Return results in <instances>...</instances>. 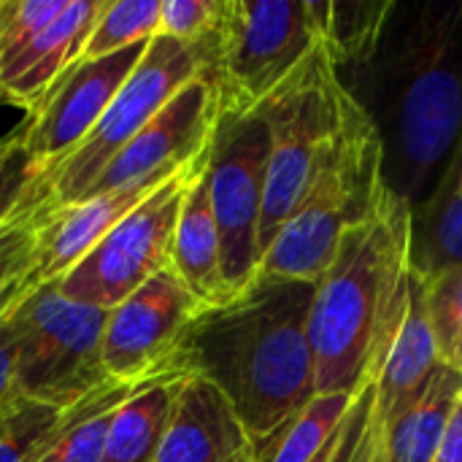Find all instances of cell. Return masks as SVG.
Here are the masks:
<instances>
[{"instance_id":"cell-11","label":"cell","mask_w":462,"mask_h":462,"mask_svg":"<svg viewBox=\"0 0 462 462\" xmlns=\"http://www.w3.org/2000/svg\"><path fill=\"white\" fill-rule=\"evenodd\" d=\"M206 306L165 268L108 311L103 365L111 382L141 384L176 371V355Z\"/></svg>"},{"instance_id":"cell-20","label":"cell","mask_w":462,"mask_h":462,"mask_svg":"<svg viewBox=\"0 0 462 462\" xmlns=\"http://www.w3.org/2000/svg\"><path fill=\"white\" fill-rule=\"evenodd\" d=\"M420 279L462 268V133L428 203L414 211V257Z\"/></svg>"},{"instance_id":"cell-24","label":"cell","mask_w":462,"mask_h":462,"mask_svg":"<svg viewBox=\"0 0 462 462\" xmlns=\"http://www.w3.org/2000/svg\"><path fill=\"white\" fill-rule=\"evenodd\" d=\"M146 384V382H141ZM108 382L73 409H65V422L60 436L51 441L41 462H103L111 414L141 387Z\"/></svg>"},{"instance_id":"cell-7","label":"cell","mask_w":462,"mask_h":462,"mask_svg":"<svg viewBox=\"0 0 462 462\" xmlns=\"http://www.w3.org/2000/svg\"><path fill=\"white\" fill-rule=\"evenodd\" d=\"M106 309L76 303L57 284L32 287L11 311L16 395L65 411L106 387Z\"/></svg>"},{"instance_id":"cell-36","label":"cell","mask_w":462,"mask_h":462,"mask_svg":"<svg viewBox=\"0 0 462 462\" xmlns=\"http://www.w3.org/2000/svg\"><path fill=\"white\" fill-rule=\"evenodd\" d=\"M246 462H252V460H246Z\"/></svg>"},{"instance_id":"cell-32","label":"cell","mask_w":462,"mask_h":462,"mask_svg":"<svg viewBox=\"0 0 462 462\" xmlns=\"http://www.w3.org/2000/svg\"><path fill=\"white\" fill-rule=\"evenodd\" d=\"M27 295V292H24ZM22 295V298H24ZM19 298V300H22ZM16 300V303H19ZM14 303V306H16ZM14 306L0 317V411L16 398V387H14V368H16V336H14V325H11V311Z\"/></svg>"},{"instance_id":"cell-31","label":"cell","mask_w":462,"mask_h":462,"mask_svg":"<svg viewBox=\"0 0 462 462\" xmlns=\"http://www.w3.org/2000/svg\"><path fill=\"white\" fill-rule=\"evenodd\" d=\"M38 179L41 171L24 152L22 130L16 127L11 135H5V152L0 157V225L27 200Z\"/></svg>"},{"instance_id":"cell-3","label":"cell","mask_w":462,"mask_h":462,"mask_svg":"<svg viewBox=\"0 0 462 462\" xmlns=\"http://www.w3.org/2000/svg\"><path fill=\"white\" fill-rule=\"evenodd\" d=\"M414 257V211L384 189L376 211L346 233L314 284L311 346L317 395L357 393L376 379L406 317Z\"/></svg>"},{"instance_id":"cell-5","label":"cell","mask_w":462,"mask_h":462,"mask_svg":"<svg viewBox=\"0 0 462 462\" xmlns=\"http://www.w3.org/2000/svg\"><path fill=\"white\" fill-rule=\"evenodd\" d=\"M346 103L349 92L322 41L292 79L257 111L271 138L260 225L263 257L311 187L344 122Z\"/></svg>"},{"instance_id":"cell-10","label":"cell","mask_w":462,"mask_h":462,"mask_svg":"<svg viewBox=\"0 0 462 462\" xmlns=\"http://www.w3.org/2000/svg\"><path fill=\"white\" fill-rule=\"evenodd\" d=\"M203 162L173 176L138 203L76 268L57 282V290L76 303L111 311L154 273L171 268L179 211Z\"/></svg>"},{"instance_id":"cell-35","label":"cell","mask_w":462,"mask_h":462,"mask_svg":"<svg viewBox=\"0 0 462 462\" xmlns=\"http://www.w3.org/2000/svg\"><path fill=\"white\" fill-rule=\"evenodd\" d=\"M3 152H5V138H0V157H3Z\"/></svg>"},{"instance_id":"cell-6","label":"cell","mask_w":462,"mask_h":462,"mask_svg":"<svg viewBox=\"0 0 462 462\" xmlns=\"http://www.w3.org/2000/svg\"><path fill=\"white\" fill-rule=\"evenodd\" d=\"M319 43L311 0H222L208 68L222 116H254Z\"/></svg>"},{"instance_id":"cell-9","label":"cell","mask_w":462,"mask_h":462,"mask_svg":"<svg viewBox=\"0 0 462 462\" xmlns=\"http://www.w3.org/2000/svg\"><path fill=\"white\" fill-rule=\"evenodd\" d=\"M271 138L260 114L225 119L219 116L208 149V192L222 244V279L227 300L244 295L263 263L260 225L265 200ZM225 300V303H227ZM222 303V306H225Z\"/></svg>"},{"instance_id":"cell-19","label":"cell","mask_w":462,"mask_h":462,"mask_svg":"<svg viewBox=\"0 0 462 462\" xmlns=\"http://www.w3.org/2000/svg\"><path fill=\"white\" fill-rule=\"evenodd\" d=\"M184 376L187 374H165L149 379L111 414L103 462L157 460Z\"/></svg>"},{"instance_id":"cell-16","label":"cell","mask_w":462,"mask_h":462,"mask_svg":"<svg viewBox=\"0 0 462 462\" xmlns=\"http://www.w3.org/2000/svg\"><path fill=\"white\" fill-rule=\"evenodd\" d=\"M154 189H114L46 211L35 249V284H57Z\"/></svg>"},{"instance_id":"cell-8","label":"cell","mask_w":462,"mask_h":462,"mask_svg":"<svg viewBox=\"0 0 462 462\" xmlns=\"http://www.w3.org/2000/svg\"><path fill=\"white\" fill-rule=\"evenodd\" d=\"M211 38L187 43L154 35L95 130L49 173H41L46 211L79 203L106 165L195 79L208 76Z\"/></svg>"},{"instance_id":"cell-33","label":"cell","mask_w":462,"mask_h":462,"mask_svg":"<svg viewBox=\"0 0 462 462\" xmlns=\"http://www.w3.org/2000/svg\"><path fill=\"white\" fill-rule=\"evenodd\" d=\"M436 462H462V395L452 409L449 422H447Z\"/></svg>"},{"instance_id":"cell-25","label":"cell","mask_w":462,"mask_h":462,"mask_svg":"<svg viewBox=\"0 0 462 462\" xmlns=\"http://www.w3.org/2000/svg\"><path fill=\"white\" fill-rule=\"evenodd\" d=\"M46 217L43 184L32 187L27 200L0 225V317L35 284V249L41 222Z\"/></svg>"},{"instance_id":"cell-22","label":"cell","mask_w":462,"mask_h":462,"mask_svg":"<svg viewBox=\"0 0 462 462\" xmlns=\"http://www.w3.org/2000/svg\"><path fill=\"white\" fill-rule=\"evenodd\" d=\"M395 3L398 0H311L319 35L333 54L338 79L376 54Z\"/></svg>"},{"instance_id":"cell-30","label":"cell","mask_w":462,"mask_h":462,"mask_svg":"<svg viewBox=\"0 0 462 462\" xmlns=\"http://www.w3.org/2000/svg\"><path fill=\"white\" fill-rule=\"evenodd\" d=\"M219 16H222V0H162L157 35L200 43L214 35Z\"/></svg>"},{"instance_id":"cell-26","label":"cell","mask_w":462,"mask_h":462,"mask_svg":"<svg viewBox=\"0 0 462 462\" xmlns=\"http://www.w3.org/2000/svg\"><path fill=\"white\" fill-rule=\"evenodd\" d=\"M62 422L65 411L16 395L0 411V462H41Z\"/></svg>"},{"instance_id":"cell-34","label":"cell","mask_w":462,"mask_h":462,"mask_svg":"<svg viewBox=\"0 0 462 462\" xmlns=\"http://www.w3.org/2000/svg\"><path fill=\"white\" fill-rule=\"evenodd\" d=\"M357 462H387L384 460V444H382V425L376 420V411H374V422L368 428V439H365V447H363Z\"/></svg>"},{"instance_id":"cell-14","label":"cell","mask_w":462,"mask_h":462,"mask_svg":"<svg viewBox=\"0 0 462 462\" xmlns=\"http://www.w3.org/2000/svg\"><path fill=\"white\" fill-rule=\"evenodd\" d=\"M252 436L227 395L206 376L187 374L154 462H246Z\"/></svg>"},{"instance_id":"cell-18","label":"cell","mask_w":462,"mask_h":462,"mask_svg":"<svg viewBox=\"0 0 462 462\" xmlns=\"http://www.w3.org/2000/svg\"><path fill=\"white\" fill-rule=\"evenodd\" d=\"M206 162L184 195L173 233L171 268L206 309H214L227 300V292L222 279V244L211 208Z\"/></svg>"},{"instance_id":"cell-12","label":"cell","mask_w":462,"mask_h":462,"mask_svg":"<svg viewBox=\"0 0 462 462\" xmlns=\"http://www.w3.org/2000/svg\"><path fill=\"white\" fill-rule=\"evenodd\" d=\"M219 116L214 81L208 76L195 79L106 165L84 198L114 189H160L206 160Z\"/></svg>"},{"instance_id":"cell-27","label":"cell","mask_w":462,"mask_h":462,"mask_svg":"<svg viewBox=\"0 0 462 462\" xmlns=\"http://www.w3.org/2000/svg\"><path fill=\"white\" fill-rule=\"evenodd\" d=\"M160 8L162 0H116L106 3L92 35L84 46L81 60L106 57L135 43H146L160 32Z\"/></svg>"},{"instance_id":"cell-21","label":"cell","mask_w":462,"mask_h":462,"mask_svg":"<svg viewBox=\"0 0 462 462\" xmlns=\"http://www.w3.org/2000/svg\"><path fill=\"white\" fill-rule=\"evenodd\" d=\"M462 395V374L441 365L422 398L382 428L387 462H436L447 422Z\"/></svg>"},{"instance_id":"cell-28","label":"cell","mask_w":462,"mask_h":462,"mask_svg":"<svg viewBox=\"0 0 462 462\" xmlns=\"http://www.w3.org/2000/svg\"><path fill=\"white\" fill-rule=\"evenodd\" d=\"M420 284L439 344V357L447 368L462 374V268H447L441 273L425 276Z\"/></svg>"},{"instance_id":"cell-23","label":"cell","mask_w":462,"mask_h":462,"mask_svg":"<svg viewBox=\"0 0 462 462\" xmlns=\"http://www.w3.org/2000/svg\"><path fill=\"white\" fill-rule=\"evenodd\" d=\"M355 395H314L265 439L252 441V462H311L344 425Z\"/></svg>"},{"instance_id":"cell-4","label":"cell","mask_w":462,"mask_h":462,"mask_svg":"<svg viewBox=\"0 0 462 462\" xmlns=\"http://www.w3.org/2000/svg\"><path fill=\"white\" fill-rule=\"evenodd\" d=\"M384 189L382 138L365 108L349 95L344 122L325 160L303 200L268 246L257 279L317 284L346 233L371 219Z\"/></svg>"},{"instance_id":"cell-1","label":"cell","mask_w":462,"mask_h":462,"mask_svg":"<svg viewBox=\"0 0 462 462\" xmlns=\"http://www.w3.org/2000/svg\"><path fill=\"white\" fill-rule=\"evenodd\" d=\"M341 84L382 138L387 189L422 208L462 133V0L395 3L376 54Z\"/></svg>"},{"instance_id":"cell-17","label":"cell","mask_w":462,"mask_h":462,"mask_svg":"<svg viewBox=\"0 0 462 462\" xmlns=\"http://www.w3.org/2000/svg\"><path fill=\"white\" fill-rule=\"evenodd\" d=\"M439 344L430 328V317L425 309L422 284L411 271V290L406 317L390 344V352L376 374V420L379 425H390L409 406H414L433 376L441 368Z\"/></svg>"},{"instance_id":"cell-13","label":"cell","mask_w":462,"mask_h":462,"mask_svg":"<svg viewBox=\"0 0 462 462\" xmlns=\"http://www.w3.org/2000/svg\"><path fill=\"white\" fill-rule=\"evenodd\" d=\"M146 49L149 41L106 57L73 62L38 108L27 114V122L19 127L22 143L41 173H49L95 130Z\"/></svg>"},{"instance_id":"cell-2","label":"cell","mask_w":462,"mask_h":462,"mask_svg":"<svg viewBox=\"0 0 462 462\" xmlns=\"http://www.w3.org/2000/svg\"><path fill=\"white\" fill-rule=\"evenodd\" d=\"M311 306L314 284L260 276L244 295L198 314L176 371L214 382L252 441L265 439L317 395Z\"/></svg>"},{"instance_id":"cell-29","label":"cell","mask_w":462,"mask_h":462,"mask_svg":"<svg viewBox=\"0 0 462 462\" xmlns=\"http://www.w3.org/2000/svg\"><path fill=\"white\" fill-rule=\"evenodd\" d=\"M68 0H0V70L14 62Z\"/></svg>"},{"instance_id":"cell-15","label":"cell","mask_w":462,"mask_h":462,"mask_svg":"<svg viewBox=\"0 0 462 462\" xmlns=\"http://www.w3.org/2000/svg\"><path fill=\"white\" fill-rule=\"evenodd\" d=\"M103 5L106 0H68L51 24L0 70V97L32 114L60 76L81 60Z\"/></svg>"}]
</instances>
